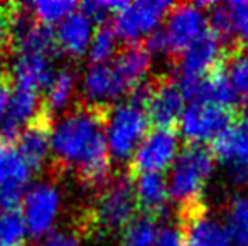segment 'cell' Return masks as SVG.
<instances>
[{
    "instance_id": "6da1fadb",
    "label": "cell",
    "mask_w": 248,
    "mask_h": 246,
    "mask_svg": "<svg viewBox=\"0 0 248 246\" xmlns=\"http://www.w3.org/2000/svg\"><path fill=\"white\" fill-rule=\"evenodd\" d=\"M107 112L93 105L75 106L52 125V155L59 164L75 169L88 186L105 184L110 175L111 157L105 135Z\"/></svg>"
},
{
    "instance_id": "7a4b0ae2",
    "label": "cell",
    "mask_w": 248,
    "mask_h": 246,
    "mask_svg": "<svg viewBox=\"0 0 248 246\" xmlns=\"http://www.w3.org/2000/svg\"><path fill=\"white\" fill-rule=\"evenodd\" d=\"M209 3L211 2L174 5L166 17V26L145 39V47L150 54L179 58L208 30V12L204 9H208Z\"/></svg>"
},
{
    "instance_id": "3957f363",
    "label": "cell",
    "mask_w": 248,
    "mask_h": 246,
    "mask_svg": "<svg viewBox=\"0 0 248 246\" xmlns=\"http://www.w3.org/2000/svg\"><path fill=\"white\" fill-rule=\"evenodd\" d=\"M215 155L202 145H187L170 167L167 179L170 199L181 209L202 203V192L215 172Z\"/></svg>"
},
{
    "instance_id": "277c9868",
    "label": "cell",
    "mask_w": 248,
    "mask_h": 246,
    "mask_svg": "<svg viewBox=\"0 0 248 246\" xmlns=\"http://www.w3.org/2000/svg\"><path fill=\"white\" fill-rule=\"evenodd\" d=\"M149 123L147 110L132 101H125L108 110L105 135L110 157L115 160L132 159L140 142L149 133Z\"/></svg>"
},
{
    "instance_id": "5b68a950",
    "label": "cell",
    "mask_w": 248,
    "mask_h": 246,
    "mask_svg": "<svg viewBox=\"0 0 248 246\" xmlns=\"http://www.w3.org/2000/svg\"><path fill=\"white\" fill-rule=\"evenodd\" d=\"M137 207L134 179L118 175L101 190L95 206V221L105 231L124 230L135 219Z\"/></svg>"
},
{
    "instance_id": "8992f818",
    "label": "cell",
    "mask_w": 248,
    "mask_h": 246,
    "mask_svg": "<svg viewBox=\"0 0 248 246\" xmlns=\"http://www.w3.org/2000/svg\"><path fill=\"white\" fill-rule=\"evenodd\" d=\"M172 3L164 0H139L128 2L118 14L113 15L111 26L120 39L128 44L140 43L159 29V24L169 15Z\"/></svg>"
},
{
    "instance_id": "52a82bcc",
    "label": "cell",
    "mask_w": 248,
    "mask_h": 246,
    "mask_svg": "<svg viewBox=\"0 0 248 246\" xmlns=\"http://www.w3.org/2000/svg\"><path fill=\"white\" fill-rule=\"evenodd\" d=\"M235 110L208 101H191L186 105L179 122V130L189 145L213 142L226 127L233 123Z\"/></svg>"
},
{
    "instance_id": "ba28073f",
    "label": "cell",
    "mask_w": 248,
    "mask_h": 246,
    "mask_svg": "<svg viewBox=\"0 0 248 246\" xmlns=\"http://www.w3.org/2000/svg\"><path fill=\"white\" fill-rule=\"evenodd\" d=\"M228 49L230 47L225 44V41L208 27V30L177 58L176 81L202 79L221 64Z\"/></svg>"
},
{
    "instance_id": "9c48e42d",
    "label": "cell",
    "mask_w": 248,
    "mask_h": 246,
    "mask_svg": "<svg viewBox=\"0 0 248 246\" xmlns=\"http://www.w3.org/2000/svg\"><path fill=\"white\" fill-rule=\"evenodd\" d=\"M179 140L174 130L154 128L144 137L135 154L130 159V172L140 174H160L172 167L177 159Z\"/></svg>"
},
{
    "instance_id": "30bf717a",
    "label": "cell",
    "mask_w": 248,
    "mask_h": 246,
    "mask_svg": "<svg viewBox=\"0 0 248 246\" xmlns=\"http://www.w3.org/2000/svg\"><path fill=\"white\" fill-rule=\"evenodd\" d=\"M61 196L52 184L41 182L27 189L22 201V216L27 226V234L32 238H44L51 233L59 214Z\"/></svg>"
},
{
    "instance_id": "8fae6325",
    "label": "cell",
    "mask_w": 248,
    "mask_h": 246,
    "mask_svg": "<svg viewBox=\"0 0 248 246\" xmlns=\"http://www.w3.org/2000/svg\"><path fill=\"white\" fill-rule=\"evenodd\" d=\"M181 228L186 246H233L225 223L211 216L202 203L181 209Z\"/></svg>"
},
{
    "instance_id": "7c38bea8",
    "label": "cell",
    "mask_w": 248,
    "mask_h": 246,
    "mask_svg": "<svg viewBox=\"0 0 248 246\" xmlns=\"http://www.w3.org/2000/svg\"><path fill=\"white\" fill-rule=\"evenodd\" d=\"M184 108H186V98L176 79L160 78L152 81V93L145 110L150 123L155 125V128L174 130L179 127Z\"/></svg>"
},
{
    "instance_id": "4fadbf2b",
    "label": "cell",
    "mask_w": 248,
    "mask_h": 246,
    "mask_svg": "<svg viewBox=\"0 0 248 246\" xmlns=\"http://www.w3.org/2000/svg\"><path fill=\"white\" fill-rule=\"evenodd\" d=\"M52 115L43 108L26 128H22L16 140V147L31 171H39L51 154Z\"/></svg>"
},
{
    "instance_id": "5bb4252c",
    "label": "cell",
    "mask_w": 248,
    "mask_h": 246,
    "mask_svg": "<svg viewBox=\"0 0 248 246\" xmlns=\"http://www.w3.org/2000/svg\"><path fill=\"white\" fill-rule=\"evenodd\" d=\"M150 61H152V54L145 47V44L135 43L128 44L124 51H120L113 62H110L118 83L124 88L125 96H128L137 86L145 83Z\"/></svg>"
},
{
    "instance_id": "9a60e30c",
    "label": "cell",
    "mask_w": 248,
    "mask_h": 246,
    "mask_svg": "<svg viewBox=\"0 0 248 246\" xmlns=\"http://www.w3.org/2000/svg\"><path fill=\"white\" fill-rule=\"evenodd\" d=\"M93 34V20L81 9H78L58 26L56 43L61 53L79 58L88 51Z\"/></svg>"
},
{
    "instance_id": "2e32d148",
    "label": "cell",
    "mask_w": 248,
    "mask_h": 246,
    "mask_svg": "<svg viewBox=\"0 0 248 246\" xmlns=\"http://www.w3.org/2000/svg\"><path fill=\"white\" fill-rule=\"evenodd\" d=\"M83 93L93 106L108 108V103L125 96L111 64H93L83 76Z\"/></svg>"
},
{
    "instance_id": "e0dca14e",
    "label": "cell",
    "mask_w": 248,
    "mask_h": 246,
    "mask_svg": "<svg viewBox=\"0 0 248 246\" xmlns=\"http://www.w3.org/2000/svg\"><path fill=\"white\" fill-rule=\"evenodd\" d=\"M54 74L51 58L39 54H17L10 79L16 88H26L39 93V89H47Z\"/></svg>"
},
{
    "instance_id": "ac0fdd59",
    "label": "cell",
    "mask_w": 248,
    "mask_h": 246,
    "mask_svg": "<svg viewBox=\"0 0 248 246\" xmlns=\"http://www.w3.org/2000/svg\"><path fill=\"white\" fill-rule=\"evenodd\" d=\"M137 204L145 216L157 219L169 209V186L162 174H140L134 179Z\"/></svg>"
},
{
    "instance_id": "d6986e66",
    "label": "cell",
    "mask_w": 248,
    "mask_h": 246,
    "mask_svg": "<svg viewBox=\"0 0 248 246\" xmlns=\"http://www.w3.org/2000/svg\"><path fill=\"white\" fill-rule=\"evenodd\" d=\"M211 152L223 167L248 160V130L233 122L211 142Z\"/></svg>"
},
{
    "instance_id": "ffe728a7",
    "label": "cell",
    "mask_w": 248,
    "mask_h": 246,
    "mask_svg": "<svg viewBox=\"0 0 248 246\" xmlns=\"http://www.w3.org/2000/svg\"><path fill=\"white\" fill-rule=\"evenodd\" d=\"M31 169L19 154L16 144L0 140V189L24 187L31 181Z\"/></svg>"
},
{
    "instance_id": "44dd1931",
    "label": "cell",
    "mask_w": 248,
    "mask_h": 246,
    "mask_svg": "<svg viewBox=\"0 0 248 246\" xmlns=\"http://www.w3.org/2000/svg\"><path fill=\"white\" fill-rule=\"evenodd\" d=\"M223 69L238 103H248V49L233 46L226 51Z\"/></svg>"
},
{
    "instance_id": "7402d4cb",
    "label": "cell",
    "mask_w": 248,
    "mask_h": 246,
    "mask_svg": "<svg viewBox=\"0 0 248 246\" xmlns=\"http://www.w3.org/2000/svg\"><path fill=\"white\" fill-rule=\"evenodd\" d=\"M225 226L233 246H248V192L236 194L228 203Z\"/></svg>"
},
{
    "instance_id": "603a6c76",
    "label": "cell",
    "mask_w": 248,
    "mask_h": 246,
    "mask_svg": "<svg viewBox=\"0 0 248 246\" xmlns=\"http://www.w3.org/2000/svg\"><path fill=\"white\" fill-rule=\"evenodd\" d=\"M75 85H76V76L71 69H61L54 74L52 81L47 86V95L46 101H44L43 108L47 113L61 112L71 101V96L75 93Z\"/></svg>"
},
{
    "instance_id": "cb8c5ba5",
    "label": "cell",
    "mask_w": 248,
    "mask_h": 246,
    "mask_svg": "<svg viewBox=\"0 0 248 246\" xmlns=\"http://www.w3.org/2000/svg\"><path fill=\"white\" fill-rule=\"evenodd\" d=\"M118 49V36L111 24H101L93 34L92 44L88 47V56L93 64H110Z\"/></svg>"
},
{
    "instance_id": "d4e9b609",
    "label": "cell",
    "mask_w": 248,
    "mask_h": 246,
    "mask_svg": "<svg viewBox=\"0 0 248 246\" xmlns=\"http://www.w3.org/2000/svg\"><path fill=\"white\" fill-rule=\"evenodd\" d=\"M27 9L31 10V15L34 17V20L44 26L51 27L52 24H61L66 17H69L73 12L79 9V5L76 2H34L29 3Z\"/></svg>"
},
{
    "instance_id": "484cf974",
    "label": "cell",
    "mask_w": 248,
    "mask_h": 246,
    "mask_svg": "<svg viewBox=\"0 0 248 246\" xmlns=\"http://www.w3.org/2000/svg\"><path fill=\"white\" fill-rule=\"evenodd\" d=\"M157 231H159L157 221L142 214L125 228L122 246H155Z\"/></svg>"
},
{
    "instance_id": "4316f807",
    "label": "cell",
    "mask_w": 248,
    "mask_h": 246,
    "mask_svg": "<svg viewBox=\"0 0 248 246\" xmlns=\"http://www.w3.org/2000/svg\"><path fill=\"white\" fill-rule=\"evenodd\" d=\"M27 234V226L19 209L0 211V246H20Z\"/></svg>"
},
{
    "instance_id": "83f0119b",
    "label": "cell",
    "mask_w": 248,
    "mask_h": 246,
    "mask_svg": "<svg viewBox=\"0 0 248 246\" xmlns=\"http://www.w3.org/2000/svg\"><path fill=\"white\" fill-rule=\"evenodd\" d=\"M226 9L232 19L233 39H238L248 49V0L230 2L226 3Z\"/></svg>"
},
{
    "instance_id": "f1b7e54d",
    "label": "cell",
    "mask_w": 248,
    "mask_h": 246,
    "mask_svg": "<svg viewBox=\"0 0 248 246\" xmlns=\"http://www.w3.org/2000/svg\"><path fill=\"white\" fill-rule=\"evenodd\" d=\"M155 246H186L183 228L176 223H164L157 231Z\"/></svg>"
},
{
    "instance_id": "f546056e",
    "label": "cell",
    "mask_w": 248,
    "mask_h": 246,
    "mask_svg": "<svg viewBox=\"0 0 248 246\" xmlns=\"http://www.w3.org/2000/svg\"><path fill=\"white\" fill-rule=\"evenodd\" d=\"M14 12H16V7L12 5L0 7V54L9 46L10 39H14V34H12Z\"/></svg>"
},
{
    "instance_id": "4dcf8cb0",
    "label": "cell",
    "mask_w": 248,
    "mask_h": 246,
    "mask_svg": "<svg viewBox=\"0 0 248 246\" xmlns=\"http://www.w3.org/2000/svg\"><path fill=\"white\" fill-rule=\"evenodd\" d=\"M41 246H79V240L76 234L68 231H51L43 238Z\"/></svg>"
},
{
    "instance_id": "1f68e13d",
    "label": "cell",
    "mask_w": 248,
    "mask_h": 246,
    "mask_svg": "<svg viewBox=\"0 0 248 246\" xmlns=\"http://www.w3.org/2000/svg\"><path fill=\"white\" fill-rule=\"evenodd\" d=\"M12 93H14L12 79H9V78L0 79V120L5 118L7 112H9Z\"/></svg>"
},
{
    "instance_id": "d6a6232c",
    "label": "cell",
    "mask_w": 248,
    "mask_h": 246,
    "mask_svg": "<svg viewBox=\"0 0 248 246\" xmlns=\"http://www.w3.org/2000/svg\"><path fill=\"white\" fill-rule=\"evenodd\" d=\"M242 125L248 130V106L243 110V115H242Z\"/></svg>"
}]
</instances>
